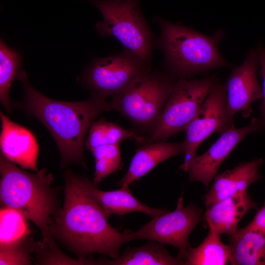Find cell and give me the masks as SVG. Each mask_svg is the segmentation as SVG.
I'll list each match as a JSON object with an SVG mask.
<instances>
[{
	"instance_id": "obj_1",
	"label": "cell",
	"mask_w": 265,
	"mask_h": 265,
	"mask_svg": "<svg viewBox=\"0 0 265 265\" xmlns=\"http://www.w3.org/2000/svg\"><path fill=\"white\" fill-rule=\"evenodd\" d=\"M64 202L51 227L52 237L59 239L80 261L94 253L119 257L121 246L132 240L129 230L121 233L111 226L98 204L81 187L79 176L67 169Z\"/></svg>"
},
{
	"instance_id": "obj_2",
	"label": "cell",
	"mask_w": 265,
	"mask_h": 265,
	"mask_svg": "<svg viewBox=\"0 0 265 265\" xmlns=\"http://www.w3.org/2000/svg\"><path fill=\"white\" fill-rule=\"evenodd\" d=\"M17 80L23 83L24 98L17 107L41 122L54 138L60 155V167L71 164L87 168L83 155L85 137L97 116L111 110L106 97L91 92L86 100L65 102L47 97L34 88L20 69Z\"/></svg>"
},
{
	"instance_id": "obj_3",
	"label": "cell",
	"mask_w": 265,
	"mask_h": 265,
	"mask_svg": "<svg viewBox=\"0 0 265 265\" xmlns=\"http://www.w3.org/2000/svg\"><path fill=\"white\" fill-rule=\"evenodd\" d=\"M0 200L2 206L13 209L35 224L44 243L54 242L50 233L59 207L57 189L52 186L53 176L43 168L29 173L0 155Z\"/></svg>"
},
{
	"instance_id": "obj_4",
	"label": "cell",
	"mask_w": 265,
	"mask_h": 265,
	"mask_svg": "<svg viewBox=\"0 0 265 265\" xmlns=\"http://www.w3.org/2000/svg\"><path fill=\"white\" fill-rule=\"evenodd\" d=\"M157 45L162 51L169 74L177 79H189L221 67L232 65L221 54L218 45L225 34L218 29L212 36L159 17Z\"/></svg>"
},
{
	"instance_id": "obj_5",
	"label": "cell",
	"mask_w": 265,
	"mask_h": 265,
	"mask_svg": "<svg viewBox=\"0 0 265 265\" xmlns=\"http://www.w3.org/2000/svg\"><path fill=\"white\" fill-rule=\"evenodd\" d=\"M178 80L169 73L151 70L111 96V110H116L136 127L150 134L155 128Z\"/></svg>"
},
{
	"instance_id": "obj_6",
	"label": "cell",
	"mask_w": 265,
	"mask_h": 265,
	"mask_svg": "<svg viewBox=\"0 0 265 265\" xmlns=\"http://www.w3.org/2000/svg\"><path fill=\"white\" fill-rule=\"evenodd\" d=\"M94 4L103 20L95 26L104 37L116 39L125 49L150 65L153 36L138 0H86Z\"/></svg>"
},
{
	"instance_id": "obj_7",
	"label": "cell",
	"mask_w": 265,
	"mask_h": 265,
	"mask_svg": "<svg viewBox=\"0 0 265 265\" xmlns=\"http://www.w3.org/2000/svg\"><path fill=\"white\" fill-rule=\"evenodd\" d=\"M217 81L215 74L199 79H179L157 126L145 137L143 145L166 141L178 132L184 131Z\"/></svg>"
},
{
	"instance_id": "obj_8",
	"label": "cell",
	"mask_w": 265,
	"mask_h": 265,
	"mask_svg": "<svg viewBox=\"0 0 265 265\" xmlns=\"http://www.w3.org/2000/svg\"><path fill=\"white\" fill-rule=\"evenodd\" d=\"M150 70V64L125 49L122 53L95 59L82 77L85 88L106 97L126 88Z\"/></svg>"
},
{
	"instance_id": "obj_9",
	"label": "cell",
	"mask_w": 265,
	"mask_h": 265,
	"mask_svg": "<svg viewBox=\"0 0 265 265\" xmlns=\"http://www.w3.org/2000/svg\"><path fill=\"white\" fill-rule=\"evenodd\" d=\"M183 194L174 211L152 218L136 231H129L132 240L147 239L170 244L179 249L177 257L185 262L190 245L189 235L201 220L203 211L193 202L184 207Z\"/></svg>"
},
{
	"instance_id": "obj_10",
	"label": "cell",
	"mask_w": 265,
	"mask_h": 265,
	"mask_svg": "<svg viewBox=\"0 0 265 265\" xmlns=\"http://www.w3.org/2000/svg\"><path fill=\"white\" fill-rule=\"evenodd\" d=\"M228 114L225 83H215L198 113L185 129L184 161L181 169L187 172L190 161L196 156L200 144L215 132L222 134L234 128Z\"/></svg>"
},
{
	"instance_id": "obj_11",
	"label": "cell",
	"mask_w": 265,
	"mask_h": 265,
	"mask_svg": "<svg viewBox=\"0 0 265 265\" xmlns=\"http://www.w3.org/2000/svg\"><path fill=\"white\" fill-rule=\"evenodd\" d=\"M259 64L257 50H249L243 63L233 68L225 82L231 118L238 111L244 118L248 117L252 112V103L262 98V89L257 78Z\"/></svg>"
},
{
	"instance_id": "obj_12",
	"label": "cell",
	"mask_w": 265,
	"mask_h": 265,
	"mask_svg": "<svg viewBox=\"0 0 265 265\" xmlns=\"http://www.w3.org/2000/svg\"><path fill=\"white\" fill-rule=\"evenodd\" d=\"M261 128L260 118L253 117L247 126L234 128L221 134L205 153L196 156L190 161L187 170L189 182H199L208 186L217 175L222 163L237 144Z\"/></svg>"
},
{
	"instance_id": "obj_13",
	"label": "cell",
	"mask_w": 265,
	"mask_h": 265,
	"mask_svg": "<svg viewBox=\"0 0 265 265\" xmlns=\"http://www.w3.org/2000/svg\"><path fill=\"white\" fill-rule=\"evenodd\" d=\"M0 117V153L23 169L38 171L39 146L34 135L28 129L13 122L1 111Z\"/></svg>"
},
{
	"instance_id": "obj_14",
	"label": "cell",
	"mask_w": 265,
	"mask_h": 265,
	"mask_svg": "<svg viewBox=\"0 0 265 265\" xmlns=\"http://www.w3.org/2000/svg\"><path fill=\"white\" fill-rule=\"evenodd\" d=\"M79 177L82 188L98 204L107 218L112 214L123 216L133 212L144 213L152 218L169 211L165 208H152L141 202L132 195L129 187L103 191L98 189L87 177Z\"/></svg>"
},
{
	"instance_id": "obj_15",
	"label": "cell",
	"mask_w": 265,
	"mask_h": 265,
	"mask_svg": "<svg viewBox=\"0 0 265 265\" xmlns=\"http://www.w3.org/2000/svg\"><path fill=\"white\" fill-rule=\"evenodd\" d=\"M257 208V204L246 190L239 191L207 208L203 219L209 230L229 236L235 233L244 215Z\"/></svg>"
},
{
	"instance_id": "obj_16",
	"label": "cell",
	"mask_w": 265,
	"mask_h": 265,
	"mask_svg": "<svg viewBox=\"0 0 265 265\" xmlns=\"http://www.w3.org/2000/svg\"><path fill=\"white\" fill-rule=\"evenodd\" d=\"M262 158L241 162L232 169L216 175L212 185L204 196L207 208L232 196L238 191L246 190L249 186L262 177L259 172Z\"/></svg>"
},
{
	"instance_id": "obj_17",
	"label": "cell",
	"mask_w": 265,
	"mask_h": 265,
	"mask_svg": "<svg viewBox=\"0 0 265 265\" xmlns=\"http://www.w3.org/2000/svg\"><path fill=\"white\" fill-rule=\"evenodd\" d=\"M184 153L183 142L160 141L143 145L136 150L128 171L117 184L121 186L129 187L159 163Z\"/></svg>"
},
{
	"instance_id": "obj_18",
	"label": "cell",
	"mask_w": 265,
	"mask_h": 265,
	"mask_svg": "<svg viewBox=\"0 0 265 265\" xmlns=\"http://www.w3.org/2000/svg\"><path fill=\"white\" fill-rule=\"evenodd\" d=\"M233 265H265V233L238 228L228 236Z\"/></svg>"
},
{
	"instance_id": "obj_19",
	"label": "cell",
	"mask_w": 265,
	"mask_h": 265,
	"mask_svg": "<svg viewBox=\"0 0 265 265\" xmlns=\"http://www.w3.org/2000/svg\"><path fill=\"white\" fill-rule=\"evenodd\" d=\"M100 265H184V261L170 254L163 243L149 240L136 247H129L118 258L100 260Z\"/></svg>"
},
{
	"instance_id": "obj_20",
	"label": "cell",
	"mask_w": 265,
	"mask_h": 265,
	"mask_svg": "<svg viewBox=\"0 0 265 265\" xmlns=\"http://www.w3.org/2000/svg\"><path fill=\"white\" fill-rule=\"evenodd\" d=\"M232 253L230 245L221 240L220 235L209 230L207 237L197 247L188 248L184 265H232Z\"/></svg>"
},
{
	"instance_id": "obj_21",
	"label": "cell",
	"mask_w": 265,
	"mask_h": 265,
	"mask_svg": "<svg viewBox=\"0 0 265 265\" xmlns=\"http://www.w3.org/2000/svg\"><path fill=\"white\" fill-rule=\"evenodd\" d=\"M144 139V136L139 135L134 130L126 129L102 118L97 121H94L91 124L84 147L90 151L100 145L119 144L125 140H133L137 143L142 145Z\"/></svg>"
},
{
	"instance_id": "obj_22",
	"label": "cell",
	"mask_w": 265,
	"mask_h": 265,
	"mask_svg": "<svg viewBox=\"0 0 265 265\" xmlns=\"http://www.w3.org/2000/svg\"><path fill=\"white\" fill-rule=\"evenodd\" d=\"M22 57L1 39L0 40V101L8 113L12 109L9 96L11 85L21 69Z\"/></svg>"
},
{
	"instance_id": "obj_23",
	"label": "cell",
	"mask_w": 265,
	"mask_h": 265,
	"mask_svg": "<svg viewBox=\"0 0 265 265\" xmlns=\"http://www.w3.org/2000/svg\"><path fill=\"white\" fill-rule=\"evenodd\" d=\"M27 220L15 210L2 206L0 210V247L14 245L30 239Z\"/></svg>"
},
{
	"instance_id": "obj_24",
	"label": "cell",
	"mask_w": 265,
	"mask_h": 265,
	"mask_svg": "<svg viewBox=\"0 0 265 265\" xmlns=\"http://www.w3.org/2000/svg\"><path fill=\"white\" fill-rule=\"evenodd\" d=\"M90 151L95 159V170L93 183L96 186L103 180L118 169L121 164L119 144L97 146Z\"/></svg>"
},
{
	"instance_id": "obj_25",
	"label": "cell",
	"mask_w": 265,
	"mask_h": 265,
	"mask_svg": "<svg viewBox=\"0 0 265 265\" xmlns=\"http://www.w3.org/2000/svg\"><path fill=\"white\" fill-rule=\"evenodd\" d=\"M32 240L0 247V265H28L31 264L30 253L33 250Z\"/></svg>"
},
{
	"instance_id": "obj_26",
	"label": "cell",
	"mask_w": 265,
	"mask_h": 265,
	"mask_svg": "<svg viewBox=\"0 0 265 265\" xmlns=\"http://www.w3.org/2000/svg\"><path fill=\"white\" fill-rule=\"evenodd\" d=\"M259 62L260 65L259 74L262 81V101L259 106V109L261 114L262 128H265V48L261 42L259 43L256 49Z\"/></svg>"
},
{
	"instance_id": "obj_27",
	"label": "cell",
	"mask_w": 265,
	"mask_h": 265,
	"mask_svg": "<svg viewBox=\"0 0 265 265\" xmlns=\"http://www.w3.org/2000/svg\"><path fill=\"white\" fill-rule=\"evenodd\" d=\"M246 227L250 230L265 233V203L257 210L253 219Z\"/></svg>"
}]
</instances>
